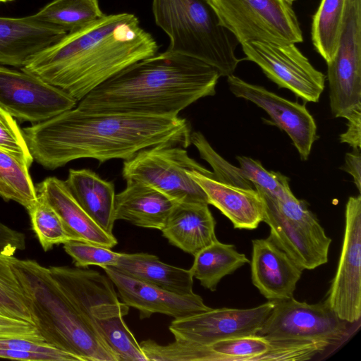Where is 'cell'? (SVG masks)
Listing matches in <instances>:
<instances>
[{
  "label": "cell",
  "mask_w": 361,
  "mask_h": 361,
  "mask_svg": "<svg viewBox=\"0 0 361 361\" xmlns=\"http://www.w3.org/2000/svg\"><path fill=\"white\" fill-rule=\"evenodd\" d=\"M22 131L34 160L48 169L78 159L125 161L156 145L191 144L190 124L178 116L90 111L77 106Z\"/></svg>",
  "instance_id": "cell-1"
},
{
  "label": "cell",
  "mask_w": 361,
  "mask_h": 361,
  "mask_svg": "<svg viewBox=\"0 0 361 361\" xmlns=\"http://www.w3.org/2000/svg\"><path fill=\"white\" fill-rule=\"evenodd\" d=\"M159 48L135 15L104 14L35 53L20 69L80 102L123 69L158 53Z\"/></svg>",
  "instance_id": "cell-2"
},
{
  "label": "cell",
  "mask_w": 361,
  "mask_h": 361,
  "mask_svg": "<svg viewBox=\"0 0 361 361\" xmlns=\"http://www.w3.org/2000/svg\"><path fill=\"white\" fill-rule=\"evenodd\" d=\"M218 71L195 58L166 50L123 69L87 94L78 107L90 111H124L178 116L214 95Z\"/></svg>",
  "instance_id": "cell-3"
},
{
  "label": "cell",
  "mask_w": 361,
  "mask_h": 361,
  "mask_svg": "<svg viewBox=\"0 0 361 361\" xmlns=\"http://www.w3.org/2000/svg\"><path fill=\"white\" fill-rule=\"evenodd\" d=\"M13 265L29 300L34 323L46 343L80 361H119L68 299L49 268L35 260L16 257Z\"/></svg>",
  "instance_id": "cell-4"
},
{
  "label": "cell",
  "mask_w": 361,
  "mask_h": 361,
  "mask_svg": "<svg viewBox=\"0 0 361 361\" xmlns=\"http://www.w3.org/2000/svg\"><path fill=\"white\" fill-rule=\"evenodd\" d=\"M155 23L169 37V51L199 59L220 76L233 74L240 60L228 31L207 0H152Z\"/></svg>",
  "instance_id": "cell-5"
},
{
  "label": "cell",
  "mask_w": 361,
  "mask_h": 361,
  "mask_svg": "<svg viewBox=\"0 0 361 361\" xmlns=\"http://www.w3.org/2000/svg\"><path fill=\"white\" fill-rule=\"evenodd\" d=\"M269 238L302 270L314 269L329 260L331 238L308 208L292 192L281 198L259 193Z\"/></svg>",
  "instance_id": "cell-6"
},
{
  "label": "cell",
  "mask_w": 361,
  "mask_h": 361,
  "mask_svg": "<svg viewBox=\"0 0 361 361\" xmlns=\"http://www.w3.org/2000/svg\"><path fill=\"white\" fill-rule=\"evenodd\" d=\"M193 171L214 178L213 172L190 157L185 147L164 144L125 160L122 176L126 181L151 186L177 203L209 204L204 191L190 175Z\"/></svg>",
  "instance_id": "cell-7"
},
{
  "label": "cell",
  "mask_w": 361,
  "mask_h": 361,
  "mask_svg": "<svg viewBox=\"0 0 361 361\" xmlns=\"http://www.w3.org/2000/svg\"><path fill=\"white\" fill-rule=\"evenodd\" d=\"M221 24L240 44L252 41L296 44L303 41L288 0H207Z\"/></svg>",
  "instance_id": "cell-8"
},
{
  "label": "cell",
  "mask_w": 361,
  "mask_h": 361,
  "mask_svg": "<svg viewBox=\"0 0 361 361\" xmlns=\"http://www.w3.org/2000/svg\"><path fill=\"white\" fill-rule=\"evenodd\" d=\"M354 324L340 319L324 301L309 304L293 297L274 301L257 334L274 340L313 341L338 347L355 330L351 326Z\"/></svg>",
  "instance_id": "cell-9"
},
{
  "label": "cell",
  "mask_w": 361,
  "mask_h": 361,
  "mask_svg": "<svg viewBox=\"0 0 361 361\" xmlns=\"http://www.w3.org/2000/svg\"><path fill=\"white\" fill-rule=\"evenodd\" d=\"M326 64L332 115L345 118L361 106V0H347L337 51Z\"/></svg>",
  "instance_id": "cell-10"
},
{
  "label": "cell",
  "mask_w": 361,
  "mask_h": 361,
  "mask_svg": "<svg viewBox=\"0 0 361 361\" xmlns=\"http://www.w3.org/2000/svg\"><path fill=\"white\" fill-rule=\"evenodd\" d=\"M295 44L252 41L241 44L245 60L257 64L267 77L306 102H317L325 75L317 70Z\"/></svg>",
  "instance_id": "cell-11"
},
{
  "label": "cell",
  "mask_w": 361,
  "mask_h": 361,
  "mask_svg": "<svg viewBox=\"0 0 361 361\" xmlns=\"http://www.w3.org/2000/svg\"><path fill=\"white\" fill-rule=\"evenodd\" d=\"M361 197L345 204L341 255L324 302L341 319L358 323L361 317Z\"/></svg>",
  "instance_id": "cell-12"
},
{
  "label": "cell",
  "mask_w": 361,
  "mask_h": 361,
  "mask_svg": "<svg viewBox=\"0 0 361 361\" xmlns=\"http://www.w3.org/2000/svg\"><path fill=\"white\" fill-rule=\"evenodd\" d=\"M76 104L41 78L0 65V106L18 121L40 123L75 107Z\"/></svg>",
  "instance_id": "cell-13"
},
{
  "label": "cell",
  "mask_w": 361,
  "mask_h": 361,
  "mask_svg": "<svg viewBox=\"0 0 361 361\" xmlns=\"http://www.w3.org/2000/svg\"><path fill=\"white\" fill-rule=\"evenodd\" d=\"M49 269L66 296L97 333L99 322L128 314L129 307L118 300L114 283L107 276L77 267Z\"/></svg>",
  "instance_id": "cell-14"
},
{
  "label": "cell",
  "mask_w": 361,
  "mask_h": 361,
  "mask_svg": "<svg viewBox=\"0 0 361 361\" xmlns=\"http://www.w3.org/2000/svg\"><path fill=\"white\" fill-rule=\"evenodd\" d=\"M274 306V301L249 309H212L175 319L169 329L175 338L203 345L240 336L257 334Z\"/></svg>",
  "instance_id": "cell-15"
},
{
  "label": "cell",
  "mask_w": 361,
  "mask_h": 361,
  "mask_svg": "<svg viewBox=\"0 0 361 361\" xmlns=\"http://www.w3.org/2000/svg\"><path fill=\"white\" fill-rule=\"evenodd\" d=\"M227 82L235 97L249 100L263 109L272 122L287 133L301 159H307L318 136L316 123L305 105L289 101L233 74L227 77Z\"/></svg>",
  "instance_id": "cell-16"
},
{
  "label": "cell",
  "mask_w": 361,
  "mask_h": 361,
  "mask_svg": "<svg viewBox=\"0 0 361 361\" xmlns=\"http://www.w3.org/2000/svg\"><path fill=\"white\" fill-rule=\"evenodd\" d=\"M116 286L118 296L129 307L140 312L141 319L160 313L175 319L190 317L211 307L197 294L180 295L127 276L111 267H101Z\"/></svg>",
  "instance_id": "cell-17"
},
{
  "label": "cell",
  "mask_w": 361,
  "mask_h": 361,
  "mask_svg": "<svg viewBox=\"0 0 361 361\" xmlns=\"http://www.w3.org/2000/svg\"><path fill=\"white\" fill-rule=\"evenodd\" d=\"M251 279L268 300L293 297L302 269L269 238L252 241Z\"/></svg>",
  "instance_id": "cell-18"
},
{
  "label": "cell",
  "mask_w": 361,
  "mask_h": 361,
  "mask_svg": "<svg viewBox=\"0 0 361 361\" xmlns=\"http://www.w3.org/2000/svg\"><path fill=\"white\" fill-rule=\"evenodd\" d=\"M66 33L58 27L37 20L32 15L0 17V65L21 68L31 56Z\"/></svg>",
  "instance_id": "cell-19"
},
{
  "label": "cell",
  "mask_w": 361,
  "mask_h": 361,
  "mask_svg": "<svg viewBox=\"0 0 361 361\" xmlns=\"http://www.w3.org/2000/svg\"><path fill=\"white\" fill-rule=\"evenodd\" d=\"M190 175L204 191L209 204L226 216L234 228L253 230L263 221L264 203L255 189L221 183L196 171Z\"/></svg>",
  "instance_id": "cell-20"
},
{
  "label": "cell",
  "mask_w": 361,
  "mask_h": 361,
  "mask_svg": "<svg viewBox=\"0 0 361 361\" xmlns=\"http://www.w3.org/2000/svg\"><path fill=\"white\" fill-rule=\"evenodd\" d=\"M35 188L37 194L42 195L60 216L73 240L109 248L117 245L116 237L103 230L79 205L65 180L48 177Z\"/></svg>",
  "instance_id": "cell-21"
},
{
  "label": "cell",
  "mask_w": 361,
  "mask_h": 361,
  "mask_svg": "<svg viewBox=\"0 0 361 361\" xmlns=\"http://www.w3.org/2000/svg\"><path fill=\"white\" fill-rule=\"evenodd\" d=\"M209 204L177 203L161 231L170 244L195 256L217 238Z\"/></svg>",
  "instance_id": "cell-22"
},
{
  "label": "cell",
  "mask_w": 361,
  "mask_h": 361,
  "mask_svg": "<svg viewBox=\"0 0 361 361\" xmlns=\"http://www.w3.org/2000/svg\"><path fill=\"white\" fill-rule=\"evenodd\" d=\"M126 183V188L115 196V220L161 231L177 202L140 182L127 180Z\"/></svg>",
  "instance_id": "cell-23"
},
{
  "label": "cell",
  "mask_w": 361,
  "mask_h": 361,
  "mask_svg": "<svg viewBox=\"0 0 361 361\" xmlns=\"http://www.w3.org/2000/svg\"><path fill=\"white\" fill-rule=\"evenodd\" d=\"M65 183L79 205L106 233L113 234L115 189L90 169H70Z\"/></svg>",
  "instance_id": "cell-24"
},
{
  "label": "cell",
  "mask_w": 361,
  "mask_h": 361,
  "mask_svg": "<svg viewBox=\"0 0 361 361\" xmlns=\"http://www.w3.org/2000/svg\"><path fill=\"white\" fill-rule=\"evenodd\" d=\"M114 267L121 273L166 290L180 294L194 293L193 277L189 269L162 262L148 253H121Z\"/></svg>",
  "instance_id": "cell-25"
},
{
  "label": "cell",
  "mask_w": 361,
  "mask_h": 361,
  "mask_svg": "<svg viewBox=\"0 0 361 361\" xmlns=\"http://www.w3.org/2000/svg\"><path fill=\"white\" fill-rule=\"evenodd\" d=\"M247 263L250 260L238 252L234 245L223 243L216 239L194 256L189 270L202 286L215 291L224 276Z\"/></svg>",
  "instance_id": "cell-26"
},
{
  "label": "cell",
  "mask_w": 361,
  "mask_h": 361,
  "mask_svg": "<svg viewBox=\"0 0 361 361\" xmlns=\"http://www.w3.org/2000/svg\"><path fill=\"white\" fill-rule=\"evenodd\" d=\"M104 15L98 0H52L33 17L37 20L70 32L80 29Z\"/></svg>",
  "instance_id": "cell-27"
},
{
  "label": "cell",
  "mask_w": 361,
  "mask_h": 361,
  "mask_svg": "<svg viewBox=\"0 0 361 361\" xmlns=\"http://www.w3.org/2000/svg\"><path fill=\"white\" fill-rule=\"evenodd\" d=\"M346 3L347 0H322L312 18V44L326 63L337 51Z\"/></svg>",
  "instance_id": "cell-28"
},
{
  "label": "cell",
  "mask_w": 361,
  "mask_h": 361,
  "mask_svg": "<svg viewBox=\"0 0 361 361\" xmlns=\"http://www.w3.org/2000/svg\"><path fill=\"white\" fill-rule=\"evenodd\" d=\"M14 259L0 252V314L35 324L29 300L13 268Z\"/></svg>",
  "instance_id": "cell-29"
},
{
  "label": "cell",
  "mask_w": 361,
  "mask_h": 361,
  "mask_svg": "<svg viewBox=\"0 0 361 361\" xmlns=\"http://www.w3.org/2000/svg\"><path fill=\"white\" fill-rule=\"evenodd\" d=\"M27 210L32 228L44 251L73 240L60 216L42 195L37 194V200Z\"/></svg>",
  "instance_id": "cell-30"
},
{
  "label": "cell",
  "mask_w": 361,
  "mask_h": 361,
  "mask_svg": "<svg viewBox=\"0 0 361 361\" xmlns=\"http://www.w3.org/2000/svg\"><path fill=\"white\" fill-rule=\"evenodd\" d=\"M0 357L27 361H80L75 355L45 341L16 337L0 338Z\"/></svg>",
  "instance_id": "cell-31"
},
{
  "label": "cell",
  "mask_w": 361,
  "mask_h": 361,
  "mask_svg": "<svg viewBox=\"0 0 361 361\" xmlns=\"http://www.w3.org/2000/svg\"><path fill=\"white\" fill-rule=\"evenodd\" d=\"M97 331L117 355L119 361H147L123 317H113L99 322Z\"/></svg>",
  "instance_id": "cell-32"
},
{
  "label": "cell",
  "mask_w": 361,
  "mask_h": 361,
  "mask_svg": "<svg viewBox=\"0 0 361 361\" xmlns=\"http://www.w3.org/2000/svg\"><path fill=\"white\" fill-rule=\"evenodd\" d=\"M245 177L259 193L281 198L292 192L289 179L280 172L267 171L261 162L244 156L236 157Z\"/></svg>",
  "instance_id": "cell-33"
},
{
  "label": "cell",
  "mask_w": 361,
  "mask_h": 361,
  "mask_svg": "<svg viewBox=\"0 0 361 361\" xmlns=\"http://www.w3.org/2000/svg\"><path fill=\"white\" fill-rule=\"evenodd\" d=\"M0 179L18 195L20 204L26 209L37 200V194L29 173V167L1 149Z\"/></svg>",
  "instance_id": "cell-34"
},
{
  "label": "cell",
  "mask_w": 361,
  "mask_h": 361,
  "mask_svg": "<svg viewBox=\"0 0 361 361\" xmlns=\"http://www.w3.org/2000/svg\"><path fill=\"white\" fill-rule=\"evenodd\" d=\"M190 142L196 147L200 157L212 167L215 180L244 188H253V185L245 177L240 167L231 164L221 157L200 132L191 133Z\"/></svg>",
  "instance_id": "cell-35"
},
{
  "label": "cell",
  "mask_w": 361,
  "mask_h": 361,
  "mask_svg": "<svg viewBox=\"0 0 361 361\" xmlns=\"http://www.w3.org/2000/svg\"><path fill=\"white\" fill-rule=\"evenodd\" d=\"M63 248L77 267H87L90 265L114 267L121 256V253L111 248L75 240L65 243Z\"/></svg>",
  "instance_id": "cell-36"
},
{
  "label": "cell",
  "mask_w": 361,
  "mask_h": 361,
  "mask_svg": "<svg viewBox=\"0 0 361 361\" xmlns=\"http://www.w3.org/2000/svg\"><path fill=\"white\" fill-rule=\"evenodd\" d=\"M0 149L30 167L34 159L14 118L0 106Z\"/></svg>",
  "instance_id": "cell-37"
},
{
  "label": "cell",
  "mask_w": 361,
  "mask_h": 361,
  "mask_svg": "<svg viewBox=\"0 0 361 361\" xmlns=\"http://www.w3.org/2000/svg\"><path fill=\"white\" fill-rule=\"evenodd\" d=\"M8 337L44 341L34 324L0 314V338Z\"/></svg>",
  "instance_id": "cell-38"
},
{
  "label": "cell",
  "mask_w": 361,
  "mask_h": 361,
  "mask_svg": "<svg viewBox=\"0 0 361 361\" xmlns=\"http://www.w3.org/2000/svg\"><path fill=\"white\" fill-rule=\"evenodd\" d=\"M25 248L24 233L13 230L0 222V252L13 255L17 251Z\"/></svg>",
  "instance_id": "cell-39"
},
{
  "label": "cell",
  "mask_w": 361,
  "mask_h": 361,
  "mask_svg": "<svg viewBox=\"0 0 361 361\" xmlns=\"http://www.w3.org/2000/svg\"><path fill=\"white\" fill-rule=\"evenodd\" d=\"M348 128L345 133L340 135V142L347 143L355 149L361 147V106L353 110L345 117Z\"/></svg>",
  "instance_id": "cell-40"
},
{
  "label": "cell",
  "mask_w": 361,
  "mask_h": 361,
  "mask_svg": "<svg viewBox=\"0 0 361 361\" xmlns=\"http://www.w3.org/2000/svg\"><path fill=\"white\" fill-rule=\"evenodd\" d=\"M350 173L354 180L355 186L360 192L361 189V155L360 149H353L345 156V163L341 168Z\"/></svg>",
  "instance_id": "cell-41"
},
{
  "label": "cell",
  "mask_w": 361,
  "mask_h": 361,
  "mask_svg": "<svg viewBox=\"0 0 361 361\" xmlns=\"http://www.w3.org/2000/svg\"><path fill=\"white\" fill-rule=\"evenodd\" d=\"M0 197L6 201L13 200L20 204V199L18 195L0 179Z\"/></svg>",
  "instance_id": "cell-42"
},
{
  "label": "cell",
  "mask_w": 361,
  "mask_h": 361,
  "mask_svg": "<svg viewBox=\"0 0 361 361\" xmlns=\"http://www.w3.org/2000/svg\"><path fill=\"white\" fill-rule=\"evenodd\" d=\"M11 1H13V0H0V3H6V2Z\"/></svg>",
  "instance_id": "cell-43"
},
{
  "label": "cell",
  "mask_w": 361,
  "mask_h": 361,
  "mask_svg": "<svg viewBox=\"0 0 361 361\" xmlns=\"http://www.w3.org/2000/svg\"><path fill=\"white\" fill-rule=\"evenodd\" d=\"M288 1H289L291 3H293L295 0H288Z\"/></svg>",
  "instance_id": "cell-44"
}]
</instances>
